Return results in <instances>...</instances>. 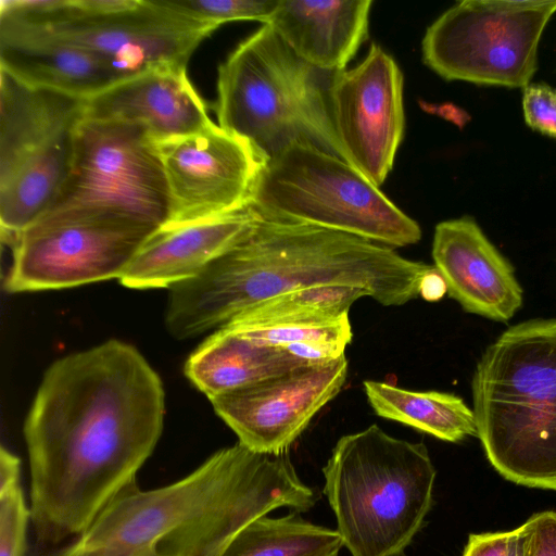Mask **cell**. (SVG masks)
Segmentation results:
<instances>
[{
	"label": "cell",
	"instance_id": "16",
	"mask_svg": "<svg viewBox=\"0 0 556 556\" xmlns=\"http://www.w3.org/2000/svg\"><path fill=\"white\" fill-rule=\"evenodd\" d=\"M432 258L447 295L465 312L504 323L522 306L523 291L513 265L472 217L435 226Z\"/></svg>",
	"mask_w": 556,
	"mask_h": 556
},
{
	"label": "cell",
	"instance_id": "31",
	"mask_svg": "<svg viewBox=\"0 0 556 556\" xmlns=\"http://www.w3.org/2000/svg\"><path fill=\"white\" fill-rule=\"evenodd\" d=\"M21 460L17 456L1 446L0 450V491L20 484Z\"/></svg>",
	"mask_w": 556,
	"mask_h": 556
},
{
	"label": "cell",
	"instance_id": "25",
	"mask_svg": "<svg viewBox=\"0 0 556 556\" xmlns=\"http://www.w3.org/2000/svg\"><path fill=\"white\" fill-rule=\"evenodd\" d=\"M225 329L241 333L260 344L283 349L308 364L328 363L344 356L346 346L353 340L349 314L329 320Z\"/></svg>",
	"mask_w": 556,
	"mask_h": 556
},
{
	"label": "cell",
	"instance_id": "9",
	"mask_svg": "<svg viewBox=\"0 0 556 556\" xmlns=\"http://www.w3.org/2000/svg\"><path fill=\"white\" fill-rule=\"evenodd\" d=\"M54 35L105 60L125 79L156 67H187L216 28L161 0H2Z\"/></svg>",
	"mask_w": 556,
	"mask_h": 556
},
{
	"label": "cell",
	"instance_id": "30",
	"mask_svg": "<svg viewBox=\"0 0 556 556\" xmlns=\"http://www.w3.org/2000/svg\"><path fill=\"white\" fill-rule=\"evenodd\" d=\"M520 527L523 556H556V511L534 514Z\"/></svg>",
	"mask_w": 556,
	"mask_h": 556
},
{
	"label": "cell",
	"instance_id": "29",
	"mask_svg": "<svg viewBox=\"0 0 556 556\" xmlns=\"http://www.w3.org/2000/svg\"><path fill=\"white\" fill-rule=\"evenodd\" d=\"M462 556H523L521 527L509 531L472 533Z\"/></svg>",
	"mask_w": 556,
	"mask_h": 556
},
{
	"label": "cell",
	"instance_id": "6",
	"mask_svg": "<svg viewBox=\"0 0 556 556\" xmlns=\"http://www.w3.org/2000/svg\"><path fill=\"white\" fill-rule=\"evenodd\" d=\"M323 472L351 555L402 556L433 502L437 471L427 446L371 425L341 437Z\"/></svg>",
	"mask_w": 556,
	"mask_h": 556
},
{
	"label": "cell",
	"instance_id": "2",
	"mask_svg": "<svg viewBox=\"0 0 556 556\" xmlns=\"http://www.w3.org/2000/svg\"><path fill=\"white\" fill-rule=\"evenodd\" d=\"M253 213L250 227L227 251L169 289L165 326L175 339L214 332L260 302L321 285L364 288L381 305L400 306L421 296L437 273L387 245Z\"/></svg>",
	"mask_w": 556,
	"mask_h": 556
},
{
	"label": "cell",
	"instance_id": "23",
	"mask_svg": "<svg viewBox=\"0 0 556 556\" xmlns=\"http://www.w3.org/2000/svg\"><path fill=\"white\" fill-rule=\"evenodd\" d=\"M343 541L330 528L298 514L261 516L241 528L219 556H339Z\"/></svg>",
	"mask_w": 556,
	"mask_h": 556
},
{
	"label": "cell",
	"instance_id": "3",
	"mask_svg": "<svg viewBox=\"0 0 556 556\" xmlns=\"http://www.w3.org/2000/svg\"><path fill=\"white\" fill-rule=\"evenodd\" d=\"M317 500L287 453L238 442L170 484L126 486L55 556H219L250 521L279 507L306 511Z\"/></svg>",
	"mask_w": 556,
	"mask_h": 556
},
{
	"label": "cell",
	"instance_id": "21",
	"mask_svg": "<svg viewBox=\"0 0 556 556\" xmlns=\"http://www.w3.org/2000/svg\"><path fill=\"white\" fill-rule=\"evenodd\" d=\"M304 365L308 363L283 349L263 345L220 328L190 354L184 371L188 380L212 400Z\"/></svg>",
	"mask_w": 556,
	"mask_h": 556
},
{
	"label": "cell",
	"instance_id": "10",
	"mask_svg": "<svg viewBox=\"0 0 556 556\" xmlns=\"http://www.w3.org/2000/svg\"><path fill=\"white\" fill-rule=\"evenodd\" d=\"M555 13L556 0L459 1L427 28L424 63L445 80L523 89Z\"/></svg>",
	"mask_w": 556,
	"mask_h": 556
},
{
	"label": "cell",
	"instance_id": "22",
	"mask_svg": "<svg viewBox=\"0 0 556 556\" xmlns=\"http://www.w3.org/2000/svg\"><path fill=\"white\" fill-rule=\"evenodd\" d=\"M367 401L379 417L390 419L446 442L477 437L471 408L456 394L412 391L390 383L365 380Z\"/></svg>",
	"mask_w": 556,
	"mask_h": 556
},
{
	"label": "cell",
	"instance_id": "8",
	"mask_svg": "<svg viewBox=\"0 0 556 556\" xmlns=\"http://www.w3.org/2000/svg\"><path fill=\"white\" fill-rule=\"evenodd\" d=\"M87 100L0 70V226L9 243L47 214L73 169Z\"/></svg>",
	"mask_w": 556,
	"mask_h": 556
},
{
	"label": "cell",
	"instance_id": "7",
	"mask_svg": "<svg viewBox=\"0 0 556 556\" xmlns=\"http://www.w3.org/2000/svg\"><path fill=\"white\" fill-rule=\"evenodd\" d=\"M249 207L266 219L340 231L392 249L421 239L419 225L358 169L299 142L265 163Z\"/></svg>",
	"mask_w": 556,
	"mask_h": 556
},
{
	"label": "cell",
	"instance_id": "11",
	"mask_svg": "<svg viewBox=\"0 0 556 556\" xmlns=\"http://www.w3.org/2000/svg\"><path fill=\"white\" fill-rule=\"evenodd\" d=\"M160 227L96 208L51 211L8 245V292L72 288L119 279L143 242Z\"/></svg>",
	"mask_w": 556,
	"mask_h": 556
},
{
	"label": "cell",
	"instance_id": "28",
	"mask_svg": "<svg viewBox=\"0 0 556 556\" xmlns=\"http://www.w3.org/2000/svg\"><path fill=\"white\" fill-rule=\"evenodd\" d=\"M522 90L526 124L531 129L556 139V89L544 83H530Z\"/></svg>",
	"mask_w": 556,
	"mask_h": 556
},
{
	"label": "cell",
	"instance_id": "15",
	"mask_svg": "<svg viewBox=\"0 0 556 556\" xmlns=\"http://www.w3.org/2000/svg\"><path fill=\"white\" fill-rule=\"evenodd\" d=\"M332 111L350 164L379 187L393 167L403 139V75L380 46L350 71L336 72Z\"/></svg>",
	"mask_w": 556,
	"mask_h": 556
},
{
	"label": "cell",
	"instance_id": "17",
	"mask_svg": "<svg viewBox=\"0 0 556 556\" xmlns=\"http://www.w3.org/2000/svg\"><path fill=\"white\" fill-rule=\"evenodd\" d=\"M0 70L27 85L86 100L125 79L99 55L2 4Z\"/></svg>",
	"mask_w": 556,
	"mask_h": 556
},
{
	"label": "cell",
	"instance_id": "20",
	"mask_svg": "<svg viewBox=\"0 0 556 556\" xmlns=\"http://www.w3.org/2000/svg\"><path fill=\"white\" fill-rule=\"evenodd\" d=\"M371 4V0H278L265 24L311 65L340 72L368 38Z\"/></svg>",
	"mask_w": 556,
	"mask_h": 556
},
{
	"label": "cell",
	"instance_id": "12",
	"mask_svg": "<svg viewBox=\"0 0 556 556\" xmlns=\"http://www.w3.org/2000/svg\"><path fill=\"white\" fill-rule=\"evenodd\" d=\"M68 208L117 212L157 227L167 224V180L141 128L85 117L73 169L49 212Z\"/></svg>",
	"mask_w": 556,
	"mask_h": 556
},
{
	"label": "cell",
	"instance_id": "26",
	"mask_svg": "<svg viewBox=\"0 0 556 556\" xmlns=\"http://www.w3.org/2000/svg\"><path fill=\"white\" fill-rule=\"evenodd\" d=\"M166 8L191 20L219 27L231 21L267 22L278 0H161Z\"/></svg>",
	"mask_w": 556,
	"mask_h": 556
},
{
	"label": "cell",
	"instance_id": "14",
	"mask_svg": "<svg viewBox=\"0 0 556 556\" xmlns=\"http://www.w3.org/2000/svg\"><path fill=\"white\" fill-rule=\"evenodd\" d=\"M348 367L345 355L304 365L210 402L240 444L256 453L282 455L340 393Z\"/></svg>",
	"mask_w": 556,
	"mask_h": 556
},
{
	"label": "cell",
	"instance_id": "18",
	"mask_svg": "<svg viewBox=\"0 0 556 556\" xmlns=\"http://www.w3.org/2000/svg\"><path fill=\"white\" fill-rule=\"evenodd\" d=\"M186 68L156 67L121 80L87 100L86 118L135 125L153 142L203 130L213 121Z\"/></svg>",
	"mask_w": 556,
	"mask_h": 556
},
{
	"label": "cell",
	"instance_id": "13",
	"mask_svg": "<svg viewBox=\"0 0 556 556\" xmlns=\"http://www.w3.org/2000/svg\"><path fill=\"white\" fill-rule=\"evenodd\" d=\"M153 146L169 192L166 225L189 224L248 208L266 163L249 140L215 123Z\"/></svg>",
	"mask_w": 556,
	"mask_h": 556
},
{
	"label": "cell",
	"instance_id": "1",
	"mask_svg": "<svg viewBox=\"0 0 556 556\" xmlns=\"http://www.w3.org/2000/svg\"><path fill=\"white\" fill-rule=\"evenodd\" d=\"M159 374L117 339L46 370L24 424L36 539L83 534L153 453L164 427Z\"/></svg>",
	"mask_w": 556,
	"mask_h": 556
},
{
	"label": "cell",
	"instance_id": "24",
	"mask_svg": "<svg viewBox=\"0 0 556 556\" xmlns=\"http://www.w3.org/2000/svg\"><path fill=\"white\" fill-rule=\"evenodd\" d=\"M369 292L351 285H321L279 294L255 304L223 328L249 329L336 319Z\"/></svg>",
	"mask_w": 556,
	"mask_h": 556
},
{
	"label": "cell",
	"instance_id": "27",
	"mask_svg": "<svg viewBox=\"0 0 556 556\" xmlns=\"http://www.w3.org/2000/svg\"><path fill=\"white\" fill-rule=\"evenodd\" d=\"M29 519L20 484L0 491V556H25Z\"/></svg>",
	"mask_w": 556,
	"mask_h": 556
},
{
	"label": "cell",
	"instance_id": "19",
	"mask_svg": "<svg viewBox=\"0 0 556 556\" xmlns=\"http://www.w3.org/2000/svg\"><path fill=\"white\" fill-rule=\"evenodd\" d=\"M245 210L182 225H164L140 247L119 282L131 289H170L197 277L250 227Z\"/></svg>",
	"mask_w": 556,
	"mask_h": 556
},
{
	"label": "cell",
	"instance_id": "5",
	"mask_svg": "<svg viewBox=\"0 0 556 556\" xmlns=\"http://www.w3.org/2000/svg\"><path fill=\"white\" fill-rule=\"evenodd\" d=\"M334 74L301 59L263 24L218 66V125L249 140L266 162L299 142L350 164L334 126Z\"/></svg>",
	"mask_w": 556,
	"mask_h": 556
},
{
	"label": "cell",
	"instance_id": "4",
	"mask_svg": "<svg viewBox=\"0 0 556 556\" xmlns=\"http://www.w3.org/2000/svg\"><path fill=\"white\" fill-rule=\"evenodd\" d=\"M471 392L493 468L514 483L556 491V318L506 329L477 363Z\"/></svg>",
	"mask_w": 556,
	"mask_h": 556
}]
</instances>
